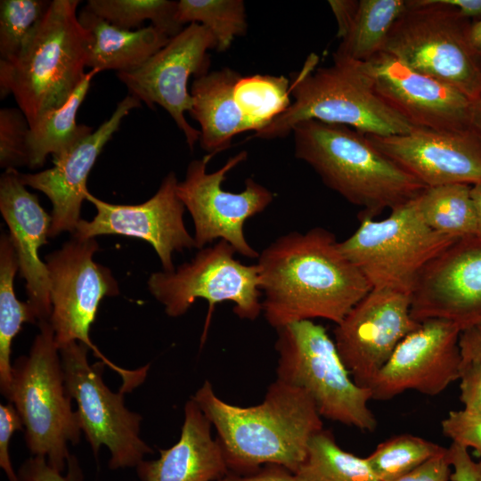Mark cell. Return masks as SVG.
I'll list each match as a JSON object with an SVG mask.
<instances>
[{"label": "cell", "mask_w": 481, "mask_h": 481, "mask_svg": "<svg viewBox=\"0 0 481 481\" xmlns=\"http://www.w3.org/2000/svg\"><path fill=\"white\" fill-rule=\"evenodd\" d=\"M257 259L262 312L275 330L317 318L336 325L371 289L322 227L283 234Z\"/></svg>", "instance_id": "1"}, {"label": "cell", "mask_w": 481, "mask_h": 481, "mask_svg": "<svg viewBox=\"0 0 481 481\" xmlns=\"http://www.w3.org/2000/svg\"><path fill=\"white\" fill-rule=\"evenodd\" d=\"M215 428L232 473L247 475L276 464L296 473L311 439L323 429L316 406L303 389L275 379L263 402L241 407L216 395L206 380L192 396Z\"/></svg>", "instance_id": "2"}, {"label": "cell", "mask_w": 481, "mask_h": 481, "mask_svg": "<svg viewBox=\"0 0 481 481\" xmlns=\"http://www.w3.org/2000/svg\"><path fill=\"white\" fill-rule=\"evenodd\" d=\"M295 157L351 204L375 217L417 198L427 187L349 126L308 119L292 129Z\"/></svg>", "instance_id": "3"}, {"label": "cell", "mask_w": 481, "mask_h": 481, "mask_svg": "<svg viewBox=\"0 0 481 481\" xmlns=\"http://www.w3.org/2000/svg\"><path fill=\"white\" fill-rule=\"evenodd\" d=\"M78 0H53L20 53L0 60V96L12 94L29 126L64 105L85 78L91 33Z\"/></svg>", "instance_id": "4"}, {"label": "cell", "mask_w": 481, "mask_h": 481, "mask_svg": "<svg viewBox=\"0 0 481 481\" xmlns=\"http://www.w3.org/2000/svg\"><path fill=\"white\" fill-rule=\"evenodd\" d=\"M290 106L253 138L285 137L298 123L308 119L379 136L407 134L414 128L376 94L358 61L333 57L332 65L314 72L305 67L290 82Z\"/></svg>", "instance_id": "5"}, {"label": "cell", "mask_w": 481, "mask_h": 481, "mask_svg": "<svg viewBox=\"0 0 481 481\" xmlns=\"http://www.w3.org/2000/svg\"><path fill=\"white\" fill-rule=\"evenodd\" d=\"M27 355L12 363L8 402L18 411L25 428L24 439L32 456H40L63 472L82 434L77 411H73L60 349L48 321L38 322Z\"/></svg>", "instance_id": "6"}, {"label": "cell", "mask_w": 481, "mask_h": 481, "mask_svg": "<svg viewBox=\"0 0 481 481\" xmlns=\"http://www.w3.org/2000/svg\"><path fill=\"white\" fill-rule=\"evenodd\" d=\"M276 331V379L306 392L322 418L373 432L378 421L369 407L371 391L355 383L327 330L306 320Z\"/></svg>", "instance_id": "7"}, {"label": "cell", "mask_w": 481, "mask_h": 481, "mask_svg": "<svg viewBox=\"0 0 481 481\" xmlns=\"http://www.w3.org/2000/svg\"><path fill=\"white\" fill-rule=\"evenodd\" d=\"M99 249L94 238L72 237L45 257L50 279L52 314L49 322L59 347L77 341L85 344L110 370L117 372L122 384L119 390L133 391L145 380L150 364L135 370L119 367L108 359L90 338L100 302L105 297L119 294L118 284L111 271L94 261Z\"/></svg>", "instance_id": "8"}, {"label": "cell", "mask_w": 481, "mask_h": 481, "mask_svg": "<svg viewBox=\"0 0 481 481\" xmlns=\"http://www.w3.org/2000/svg\"><path fill=\"white\" fill-rule=\"evenodd\" d=\"M470 22L443 0H408L382 52L471 101L481 92V63L468 43Z\"/></svg>", "instance_id": "9"}, {"label": "cell", "mask_w": 481, "mask_h": 481, "mask_svg": "<svg viewBox=\"0 0 481 481\" xmlns=\"http://www.w3.org/2000/svg\"><path fill=\"white\" fill-rule=\"evenodd\" d=\"M390 211L381 220L358 216V228L339 248L371 289L411 294L425 266L456 240L426 224L416 198Z\"/></svg>", "instance_id": "10"}, {"label": "cell", "mask_w": 481, "mask_h": 481, "mask_svg": "<svg viewBox=\"0 0 481 481\" xmlns=\"http://www.w3.org/2000/svg\"><path fill=\"white\" fill-rule=\"evenodd\" d=\"M89 348L71 342L60 348L68 392L77 404L81 430L95 457L102 445L110 452L109 468L136 467L153 451L141 437L142 416L125 404L124 392L105 384V364L88 362Z\"/></svg>", "instance_id": "11"}, {"label": "cell", "mask_w": 481, "mask_h": 481, "mask_svg": "<svg viewBox=\"0 0 481 481\" xmlns=\"http://www.w3.org/2000/svg\"><path fill=\"white\" fill-rule=\"evenodd\" d=\"M236 250L224 240L199 249L196 256L175 271L151 274V294L170 317L184 314L196 299H206L209 310L217 303L233 304V313L254 321L262 312L260 280L256 265H244L234 257Z\"/></svg>", "instance_id": "12"}, {"label": "cell", "mask_w": 481, "mask_h": 481, "mask_svg": "<svg viewBox=\"0 0 481 481\" xmlns=\"http://www.w3.org/2000/svg\"><path fill=\"white\" fill-rule=\"evenodd\" d=\"M248 157L242 151L231 157L218 170L208 173L212 159L205 155L188 165L185 178L178 182L177 194L194 224L195 248L201 249L215 240L230 243L240 255L257 258L259 253L244 235L245 222L262 213L273 200V193L252 177L245 181L243 191L232 192L222 188L228 172Z\"/></svg>", "instance_id": "13"}, {"label": "cell", "mask_w": 481, "mask_h": 481, "mask_svg": "<svg viewBox=\"0 0 481 481\" xmlns=\"http://www.w3.org/2000/svg\"><path fill=\"white\" fill-rule=\"evenodd\" d=\"M216 48V41L210 30L191 23L141 67L117 73L128 94L150 108L158 104L169 113L191 150L200 140V132L185 118V112L190 113L193 104L188 82L192 75L198 77L208 72V51Z\"/></svg>", "instance_id": "14"}, {"label": "cell", "mask_w": 481, "mask_h": 481, "mask_svg": "<svg viewBox=\"0 0 481 481\" xmlns=\"http://www.w3.org/2000/svg\"><path fill=\"white\" fill-rule=\"evenodd\" d=\"M420 322L411 314V294L371 289L335 325L334 341L352 378L368 387L398 344Z\"/></svg>", "instance_id": "15"}, {"label": "cell", "mask_w": 481, "mask_h": 481, "mask_svg": "<svg viewBox=\"0 0 481 481\" xmlns=\"http://www.w3.org/2000/svg\"><path fill=\"white\" fill-rule=\"evenodd\" d=\"M461 330L444 320H427L395 347L369 388L374 400H389L409 391L426 395L444 392L459 380Z\"/></svg>", "instance_id": "16"}, {"label": "cell", "mask_w": 481, "mask_h": 481, "mask_svg": "<svg viewBox=\"0 0 481 481\" xmlns=\"http://www.w3.org/2000/svg\"><path fill=\"white\" fill-rule=\"evenodd\" d=\"M178 180L169 172L157 192L137 205H120L102 200L89 192L86 200L96 209L92 221L81 219L72 237L87 240L99 235L116 234L149 242L155 249L164 272L175 271L172 254L195 248L185 227V207L177 194Z\"/></svg>", "instance_id": "17"}, {"label": "cell", "mask_w": 481, "mask_h": 481, "mask_svg": "<svg viewBox=\"0 0 481 481\" xmlns=\"http://www.w3.org/2000/svg\"><path fill=\"white\" fill-rule=\"evenodd\" d=\"M411 314L461 331L481 322V238L456 240L425 266L411 292Z\"/></svg>", "instance_id": "18"}, {"label": "cell", "mask_w": 481, "mask_h": 481, "mask_svg": "<svg viewBox=\"0 0 481 481\" xmlns=\"http://www.w3.org/2000/svg\"><path fill=\"white\" fill-rule=\"evenodd\" d=\"M362 67L376 94L413 127L470 128L471 101L455 88L380 52Z\"/></svg>", "instance_id": "19"}, {"label": "cell", "mask_w": 481, "mask_h": 481, "mask_svg": "<svg viewBox=\"0 0 481 481\" xmlns=\"http://www.w3.org/2000/svg\"><path fill=\"white\" fill-rule=\"evenodd\" d=\"M365 135L426 187L481 183V137L471 127L442 131L414 127L403 135Z\"/></svg>", "instance_id": "20"}, {"label": "cell", "mask_w": 481, "mask_h": 481, "mask_svg": "<svg viewBox=\"0 0 481 481\" xmlns=\"http://www.w3.org/2000/svg\"><path fill=\"white\" fill-rule=\"evenodd\" d=\"M141 106L136 97L128 94L118 102L111 116L90 135L79 142L51 168L34 174L19 172L21 183L43 192L52 203L49 237L64 232L73 233L81 220L82 203L89 192L86 180L98 156L118 131L122 119Z\"/></svg>", "instance_id": "21"}, {"label": "cell", "mask_w": 481, "mask_h": 481, "mask_svg": "<svg viewBox=\"0 0 481 481\" xmlns=\"http://www.w3.org/2000/svg\"><path fill=\"white\" fill-rule=\"evenodd\" d=\"M0 212L18 259L19 273L26 281L28 303L37 323L50 320L52 304L50 279L39 249L47 243L52 216L42 208L36 194L21 183L15 168L6 169L0 178Z\"/></svg>", "instance_id": "22"}, {"label": "cell", "mask_w": 481, "mask_h": 481, "mask_svg": "<svg viewBox=\"0 0 481 481\" xmlns=\"http://www.w3.org/2000/svg\"><path fill=\"white\" fill-rule=\"evenodd\" d=\"M178 441L159 449V457L136 467L140 481H217L230 473L224 452L211 435V423L195 400L184 404Z\"/></svg>", "instance_id": "23"}, {"label": "cell", "mask_w": 481, "mask_h": 481, "mask_svg": "<svg viewBox=\"0 0 481 481\" xmlns=\"http://www.w3.org/2000/svg\"><path fill=\"white\" fill-rule=\"evenodd\" d=\"M241 75L225 67L195 77L190 115L200 126V145L211 158L230 147L233 136L250 131L233 90Z\"/></svg>", "instance_id": "24"}, {"label": "cell", "mask_w": 481, "mask_h": 481, "mask_svg": "<svg viewBox=\"0 0 481 481\" xmlns=\"http://www.w3.org/2000/svg\"><path fill=\"white\" fill-rule=\"evenodd\" d=\"M78 19L92 35L87 67L128 72L141 67L163 48L170 37L151 24L135 30L115 27L84 7Z\"/></svg>", "instance_id": "25"}, {"label": "cell", "mask_w": 481, "mask_h": 481, "mask_svg": "<svg viewBox=\"0 0 481 481\" xmlns=\"http://www.w3.org/2000/svg\"><path fill=\"white\" fill-rule=\"evenodd\" d=\"M99 72L98 69L87 71L64 105L45 113L29 126L27 135L29 168L43 167L48 155L53 156V162L57 161L94 132L91 126L77 122V114L89 91L92 79Z\"/></svg>", "instance_id": "26"}, {"label": "cell", "mask_w": 481, "mask_h": 481, "mask_svg": "<svg viewBox=\"0 0 481 481\" xmlns=\"http://www.w3.org/2000/svg\"><path fill=\"white\" fill-rule=\"evenodd\" d=\"M19 271L18 259L9 234L0 239V390L7 399L11 387L12 344L25 322L37 318L28 302L20 301L14 293L13 280Z\"/></svg>", "instance_id": "27"}, {"label": "cell", "mask_w": 481, "mask_h": 481, "mask_svg": "<svg viewBox=\"0 0 481 481\" xmlns=\"http://www.w3.org/2000/svg\"><path fill=\"white\" fill-rule=\"evenodd\" d=\"M408 0H359L352 26L333 57L365 62L382 52Z\"/></svg>", "instance_id": "28"}, {"label": "cell", "mask_w": 481, "mask_h": 481, "mask_svg": "<svg viewBox=\"0 0 481 481\" xmlns=\"http://www.w3.org/2000/svg\"><path fill=\"white\" fill-rule=\"evenodd\" d=\"M470 186L452 183L427 187L416 198L418 210L426 224L455 240L477 236Z\"/></svg>", "instance_id": "29"}, {"label": "cell", "mask_w": 481, "mask_h": 481, "mask_svg": "<svg viewBox=\"0 0 481 481\" xmlns=\"http://www.w3.org/2000/svg\"><path fill=\"white\" fill-rule=\"evenodd\" d=\"M295 474L301 481H379L366 458L343 450L325 429L311 439Z\"/></svg>", "instance_id": "30"}, {"label": "cell", "mask_w": 481, "mask_h": 481, "mask_svg": "<svg viewBox=\"0 0 481 481\" xmlns=\"http://www.w3.org/2000/svg\"><path fill=\"white\" fill-rule=\"evenodd\" d=\"M289 95L290 81L284 76H241L233 90L234 100L255 133L290 106Z\"/></svg>", "instance_id": "31"}, {"label": "cell", "mask_w": 481, "mask_h": 481, "mask_svg": "<svg viewBox=\"0 0 481 481\" xmlns=\"http://www.w3.org/2000/svg\"><path fill=\"white\" fill-rule=\"evenodd\" d=\"M175 21L182 27L198 23L214 35L217 52L229 49L237 37L247 33L248 22L242 0H180Z\"/></svg>", "instance_id": "32"}, {"label": "cell", "mask_w": 481, "mask_h": 481, "mask_svg": "<svg viewBox=\"0 0 481 481\" xmlns=\"http://www.w3.org/2000/svg\"><path fill=\"white\" fill-rule=\"evenodd\" d=\"M176 5L170 0H89L85 7L119 29H138L150 20L172 37L183 29L175 19Z\"/></svg>", "instance_id": "33"}, {"label": "cell", "mask_w": 481, "mask_h": 481, "mask_svg": "<svg viewBox=\"0 0 481 481\" xmlns=\"http://www.w3.org/2000/svg\"><path fill=\"white\" fill-rule=\"evenodd\" d=\"M446 450L420 436L401 434L379 444L365 458L379 481H394Z\"/></svg>", "instance_id": "34"}, {"label": "cell", "mask_w": 481, "mask_h": 481, "mask_svg": "<svg viewBox=\"0 0 481 481\" xmlns=\"http://www.w3.org/2000/svg\"><path fill=\"white\" fill-rule=\"evenodd\" d=\"M50 4L48 0L0 1L1 60H9L20 53Z\"/></svg>", "instance_id": "35"}, {"label": "cell", "mask_w": 481, "mask_h": 481, "mask_svg": "<svg viewBox=\"0 0 481 481\" xmlns=\"http://www.w3.org/2000/svg\"><path fill=\"white\" fill-rule=\"evenodd\" d=\"M29 123L19 108L0 110V165L6 169L28 166ZM16 169V168H15Z\"/></svg>", "instance_id": "36"}, {"label": "cell", "mask_w": 481, "mask_h": 481, "mask_svg": "<svg viewBox=\"0 0 481 481\" xmlns=\"http://www.w3.org/2000/svg\"><path fill=\"white\" fill-rule=\"evenodd\" d=\"M444 436L481 458V413L466 409L450 411L441 421Z\"/></svg>", "instance_id": "37"}, {"label": "cell", "mask_w": 481, "mask_h": 481, "mask_svg": "<svg viewBox=\"0 0 481 481\" xmlns=\"http://www.w3.org/2000/svg\"><path fill=\"white\" fill-rule=\"evenodd\" d=\"M69 471L62 472L53 468L46 459L31 456L27 459L18 470L19 481H82V471L73 456L68 464Z\"/></svg>", "instance_id": "38"}, {"label": "cell", "mask_w": 481, "mask_h": 481, "mask_svg": "<svg viewBox=\"0 0 481 481\" xmlns=\"http://www.w3.org/2000/svg\"><path fill=\"white\" fill-rule=\"evenodd\" d=\"M23 428L22 420L13 404H0V467L9 481H19L11 456L9 445L13 433Z\"/></svg>", "instance_id": "39"}, {"label": "cell", "mask_w": 481, "mask_h": 481, "mask_svg": "<svg viewBox=\"0 0 481 481\" xmlns=\"http://www.w3.org/2000/svg\"><path fill=\"white\" fill-rule=\"evenodd\" d=\"M460 401L464 409L481 413V363L462 362Z\"/></svg>", "instance_id": "40"}, {"label": "cell", "mask_w": 481, "mask_h": 481, "mask_svg": "<svg viewBox=\"0 0 481 481\" xmlns=\"http://www.w3.org/2000/svg\"><path fill=\"white\" fill-rule=\"evenodd\" d=\"M447 456L452 467L451 481H481V460L475 461L469 449L452 443Z\"/></svg>", "instance_id": "41"}, {"label": "cell", "mask_w": 481, "mask_h": 481, "mask_svg": "<svg viewBox=\"0 0 481 481\" xmlns=\"http://www.w3.org/2000/svg\"><path fill=\"white\" fill-rule=\"evenodd\" d=\"M452 467L448 460L447 450L437 455L412 472L394 481H451Z\"/></svg>", "instance_id": "42"}, {"label": "cell", "mask_w": 481, "mask_h": 481, "mask_svg": "<svg viewBox=\"0 0 481 481\" xmlns=\"http://www.w3.org/2000/svg\"><path fill=\"white\" fill-rule=\"evenodd\" d=\"M217 481H301L298 476L282 466L268 464L258 470L247 474L238 475L229 473Z\"/></svg>", "instance_id": "43"}, {"label": "cell", "mask_w": 481, "mask_h": 481, "mask_svg": "<svg viewBox=\"0 0 481 481\" xmlns=\"http://www.w3.org/2000/svg\"><path fill=\"white\" fill-rule=\"evenodd\" d=\"M332 12L338 24L337 36L344 38L349 31L357 12L359 1L357 0H329Z\"/></svg>", "instance_id": "44"}, {"label": "cell", "mask_w": 481, "mask_h": 481, "mask_svg": "<svg viewBox=\"0 0 481 481\" xmlns=\"http://www.w3.org/2000/svg\"><path fill=\"white\" fill-rule=\"evenodd\" d=\"M459 345L462 362L481 363V322L461 332Z\"/></svg>", "instance_id": "45"}, {"label": "cell", "mask_w": 481, "mask_h": 481, "mask_svg": "<svg viewBox=\"0 0 481 481\" xmlns=\"http://www.w3.org/2000/svg\"><path fill=\"white\" fill-rule=\"evenodd\" d=\"M463 17L474 21L481 19V0H443Z\"/></svg>", "instance_id": "46"}, {"label": "cell", "mask_w": 481, "mask_h": 481, "mask_svg": "<svg viewBox=\"0 0 481 481\" xmlns=\"http://www.w3.org/2000/svg\"><path fill=\"white\" fill-rule=\"evenodd\" d=\"M467 39L470 49L481 63V19L470 22L467 30Z\"/></svg>", "instance_id": "47"}, {"label": "cell", "mask_w": 481, "mask_h": 481, "mask_svg": "<svg viewBox=\"0 0 481 481\" xmlns=\"http://www.w3.org/2000/svg\"><path fill=\"white\" fill-rule=\"evenodd\" d=\"M470 197L476 215L477 236L481 238V183L470 186Z\"/></svg>", "instance_id": "48"}, {"label": "cell", "mask_w": 481, "mask_h": 481, "mask_svg": "<svg viewBox=\"0 0 481 481\" xmlns=\"http://www.w3.org/2000/svg\"><path fill=\"white\" fill-rule=\"evenodd\" d=\"M470 126L481 137V92L471 100Z\"/></svg>", "instance_id": "49"}]
</instances>
